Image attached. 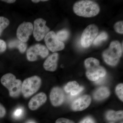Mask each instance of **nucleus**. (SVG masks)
<instances>
[{"instance_id": "obj_26", "label": "nucleus", "mask_w": 123, "mask_h": 123, "mask_svg": "<svg viewBox=\"0 0 123 123\" xmlns=\"http://www.w3.org/2000/svg\"><path fill=\"white\" fill-rule=\"evenodd\" d=\"M55 123H75L74 121L68 119L61 118L57 119Z\"/></svg>"}, {"instance_id": "obj_23", "label": "nucleus", "mask_w": 123, "mask_h": 123, "mask_svg": "<svg viewBox=\"0 0 123 123\" xmlns=\"http://www.w3.org/2000/svg\"><path fill=\"white\" fill-rule=\"evenodd\" d=\"M117 95L122 102L123 101V84H119L117 86L115 89Z\"/></svg>"}, {"instance_id": "obj_5", "label": "nucleus", "mask_w": 123, "mask_h": 123, "mask_svg": "<svg viewBox=\"0 0 123 123\" xmlns=\"http://www.w3.org/2000/svg\"><path fill=\"white\" fill-rule=\"evenodd\" d=\"M98 29L94 24H91L88 26L82 33L81 39V43L84 48H88L90 46L96 37Z\"/></svg>"}, {"instance_id": "obj_18", "label": "nucleus", "mask_w": 123, "mask_h": 123, "mask_svg": "<svg viewBox=\"0 0 123 123\" xmlns=\"http://www.w3.org/2000/svg\"><path fill=\"white\" fill-rule=\"evenodd\" d=\"M106 118L109 121H116L123 118V111H115L114 110H110L106 112Z\"/></svg>"}, {"instance_id": "obj_24", "label": "nucleus", "mask_w": 123, "mask_h": 123, "mask_svg": "<svg viewBox=\"0 0 123 123\" xmlns=\"http://www.w3.org/2000/svg\"><path fill=\"white\" fill-rule=\"evenodd\" d=\"M123 21L118 22L116 23L114 26V28L116 31L120 34L123 33Z\"/></svg>"}, {"instance_id": "obj_11", "label": "nucleus", "mask_w": 123, "mask_h": 123, "mask_svg": "<svg viewBox=\"0 0 123 123\" xmlns=\"http://www.w3.org/2000/svg\"><path fill=\"white\" fill-rule=\"evenodd\" d=\"M91 102V98L90 95H83L73 102L71 108L75 111H83L89 106Z\"/></svg>"}, {"instance_id": "obj_6", "label": "nucleus", "mask_w": 123, "mask_h": 123, "mask_svg": "<svg viewBox=\"0 0 123 123\" xmlns=\"http://www.w3.org/2000/svg\"><path fill=\"white\" fill-rule=\"evenodd\" d=\"M48 49L42 44H35L30 47L27 52V60L30 61H35L38 59V57L45 58L49 55Z\"/></svg>"}, {"instance_id": "obj_9", "label": "nucleus", "mask_w": 123, "mask_h": 123, "mask_svg": "<svg viewBox=\"0 0 123 123\" xmlns=\"http://www.w3.org/2000/svg\"><path fill=\"white\" fill-rule=\"evenodd\" d=\"M33 31V26L32 23L30 22L23 23L18 27L17 36L19 40L25 43L28 41Z\"/></svg>"}, {"instance_id": "obj_10", "label": "nucleus", "mask_w": 123, "mask_h": 123, "mask_svg": "<svg viewBox=\"0 0 123 123\" xmlns=\"http://www.w3.org/2000/svg\"><path fill=\"white\" fill-rule=\"evenodd\" d=\"M64 98V94L61 88L55 87L52 88L50 94V101L52 105L55 107L61 105Z\"/></svg>"}, {"instance_id": "obj_7", "label": "nucleus", "mask_w": 123, "mask_h": 123, "mask_svg": "<svg viewBox=\"0 0 123 123\" xmlns=\"http://www.w3.org/2000/svg\"><path fill=\"white\" fill-rule=\"evenodd\" d=\"M44 41L48 48L52 52L62 50L64 48V43L59 40L54 31H49L44 38Z\"/></svg>"}, {"instance_id": "obj_8", "label": "nucleus", "mask_w": 123, "mask_h": 123, "mask_svg": "<svg viewBox=\"0 0 123 123\" xmlns=\"http://www.w3.org/2000/svg\"><path fill=\"white\" fill-rule=\"evenodd\" d=\"M46 22L43 18L36 19L34 22L33 35L37 41H40L46 37L50 31V29L46 25Z\"/></svg>"}, {"instance_id": "obj_20", "label": "nucleus", "mask_w": 123, "mask_h": 123, "mask_svg": "<svg viewBox=\"0 0 123 123\" xmlns=\"http://www.w3.org/2000/svg\"><path fill=\"white\" fill-rule=\"evenodd\" d=\"M56 36L60 41L63 42L67 40L69 36V33L66 30H63L57 32Z\"/></svg>"}, {"instance_id": "obj_17", "label": "nucleus", "mask_w": 123, "mask_h": 123, "mask_svg": "<svg viewBox=\"0 0 123 123\" xmlns=\"http://www.w3.org/2000/svg\"><path fill=\"white\" fill-rule=\"evenodd\" d=\"M8 46L10 48H18L21 53H24L27 47L26 43L22 42L19 40H11L9 43Z\"/></svg>"}, {"instance_id": "obj_2", "label": "nucleus", "mask_w": 123, "mask_h": 123, "mask_svg": "<svg viewBox=\"0 0 123 123\" xmlns=\"http://www.w3.org/2000/svg\"><path fill=\"white\" fill-rule=\"evenodd\" d=\"M123 48L119 42H111L109 48L103 53V57L106 63L110 66H115L118 63L122 55Z\"/></svg>"}, {"instance_id": "obj_22", "label": "nucleus", "mask_w": 123, "mask_h": 123, "mask_svg": "<svg viewBox=\"0 0 123 123\" xmlns=\"http://www.w3.org/2000/svg\"><path fill=\"white\" fill-rule=\"evenodd\" d=\"M9 23L8 19L4 17H0V36L3 31L9 25Z\"/></svg>"}, {"instance_id": "obj_16", "label": "nucleus", "mask_w": 123, "mask_h": 123, "mask_svg": "<svg viewBox=\"0 0 123 123\" xmlns=\"http://www.w3.org/2000/svg\"><path fill=\"white\" fill-rule=\"evenodd\" d=\"M110 91L106 86H101L97 89L94 93V99L97 101H101L107 98L110 96Z\"/></svg>"}, {"instance_id": "obj_29", "label": "nucleus", "mask_w": 123, "mask_h": 123, "mask_svg": "<svg viewBox=\"0 0 123 123\" xmlns=\"http://www.w3.org/2000/svg\"><path fill=\"white\" fill-rule=\"evenodd\" d=\"M79 123H95L94 120L90 117H87L82 120Z\"/></svg>"}, {"instance_id": "obj_15", "label": "nucleus", "mask_w": 123, "mask_h": 123, "mask_svg": "<svg viewBox=\"0 0 123 123\" xmlns=\"http://www.w3.org/2000/svg\"><path fill=\"white\" fill-rule=\"evenodd\" d=\"M84 89L82 86H80L76 81H70L68 82L64 88L65 91L67 93H70L73 96L79 94Z\"/></svg>"}, {"instance_id": "obj_21", "label": "nucleus", "mask_w": 123, "mask_h": 123, "mask_svg": "<svg viewBox=\"0 0 123 123\" xmlns=\"http://www.w3.org/2000/svg\"><path fill=\"white\" fill-rule=\"evenodd\" d=\"M108 38L107 33L105 32H102L95 39L93 42L94 45L98 46L101 44L102 42L106 40Z\"/></svg>"}, {"instance_id": "obj_31", "label": "nucleus", "mask_w": 123, "mask_h": 123, "mask_svg": "<svg viewBox=\"0 0 123 123\" xmlns=\"http://www.w3.org/2000/svg\"><path fill=\"white\" fill-rule=\"evenodd\" d=\"M31 1L33 2H34V3H38V2L41 1V0H31Z\"/></svg>"}, {"instance_id": "obj_3", "label": "nucleus", "mask_w": 123, "mask_h": 123, "mask_svg": "<svg viewBox=\"0 0 123 123\" xmlns=\"http://www.w3.org/2000/svg\"><path fill=\"white\" fill-rule=\"evenodd\" d=\"M1 82L8 89L10 97L13 98L19 97L21 92L22 83L21 80L16 79L15 75L6 74L1 77Z\"/></svg>"}, {"instance_id": "obj_32", "label": "nucleus", "mask_w": 123, "mask_h": 123, "mask_svg": "<svg viewBox=\"0 0 123 123\" xmlns=\"http://www.w3.org/2000/svg\"><path fill=\"white\" fill-rule=\"evenodd\" d=\"M33 123V122H30V123Z\"/></svg>"}, {"instance_id": "obj_12", "label": "nucleus", "mask_w": 123, "mask_h": 123, "mask_svg": "<svg viewBox=\"0 0 123 123\" xmlns=\"http://www.w3.org/2000/svg\"><path fill=\"white\" fill-rule=\"evenodd\" d=\"M105 69L101 66L86 70V75L88 79L91 81H96L101 78L105 76Z\"/></svg>"}, {"instance_id": "obj_33", "label": "nucleus", "mask_w": 123, "mask_h": 123, "mask_svg": "<svg viewBox=\"0 0 123 123\" xmlns=\"http://www.w3.org/2000/svg\"></svg>"}, {"instance_id": "obj_27", "label": "nucleus", "mask_w": 123, "mask_h": 123, "mask_svg": "<svg viewBox=\"0 0 123 123\" xmlns=\"http://www.w3.org/2000/svg\"><path fill=\"white\" fill-rule=\"evenodd\" d=\"M6 44L5 42L0 39V53L4 52L6 49Z\"/></svg>"}, {"instance_id": "obj_14", "label": "nucleus", "mask_w": 123, "mask_h": 123, "mask_svg": "<svg viewBox=\"0 0 123 123\" xmlns=\"http://www.w3.org/2000/svg\"><path fill=\"white\" fill-rule=\"evenodd\" d=\"M59 59V55L55 53L48 57L43 63V68L47 71L54 72L57 68V61Z\"/></svg>"}, {"instance_id": "obj_28", "label": "nucleus", "mask_w": 123, "mask_h": 123, "mask_svg": "<svg viewBox=\"0 0 123 123\" xmlns=\"http://www.w3.org/2000/svg\"><path fill=\"white\" fill-rule=\"evenodd\" d=\"M6 111L4 107L0 104V118H3L6 114Z\"/></svg>"}, {"instance_id": "obj_4", "label": "nucleus", "mask_w": 123, "mask_h": 123, "mask_svg": "<svg viewBox=\"0 0 123 123\" xmlns=\"http://www.w3.org/2000/svg\"><path fill=\"white\" fill-rule=\"evenodd\" d=\"M42 79L37 76H33L24 80L22 85L21 92L25 98H29L39 90Z\"/></svg>"}, {"instance_id": "obj_34", "label": "nucleus", "mask_w": 123, "mask_h": 123, "mask_svg": "<svg viewBox=\"0 0 123 123\" xmlns=\"http://www.w3.org/2000/svg\"></svg>"}, {"instance_id": "obj_30", "label": "nucleus", "mask_w": 123, "mask_h": 123, "mask_svg": "<svg viewBox=\"0 0 123 123\" xmlns=\"http://www.w3.org/2000/svg\"><path fill=\"white\" fill-rule=\"evenodd\" d=\"M2 1H5L8 3H13L15 2L16 0H1Z\"/></svg>"}, {"instance_id": "obj_13", "label": "nucleus", "mask_w": 123, "mask_h": 123, "mask_svg": "<svg viewBox=\"0 0 123 123\" xmlns=\"http://www.w3.org/2000/svg\"><path fill=\"white\" fill-rule=\"evenodd\" d=\"M47 100L46 94L43 92H40L31 98L29 101L28 107L30 110L35 111L44 104Z\"/></svg>"}, {"instance_id": "obj_1", "label": "nucleus", "mask_w": 123, "mask_h": 123, "mask_svg": "<svg viewBox=\"0 0 123 123\" xmlns=\"http://www.w3.org/2000/svg\"><path fill=\"white\" fill-rule=\"evenodd\" d=\"M73 10L77 15L84 17H93L97 15L100 11L98 4L91 0H81L74 4Z\"/></svg>"}, {"instance_id": "obj_25", "label": "nucleus", "mask_w": 123, "mask_h": 123, "mask_svg": "<svg viewBox=\"0 0 123 123\" xmlns=\"http://www.w3.org/2000/svg\"><path fill=\"white\" fill-rule=\"evenodd\" d=\"M23 110L22 108H18L16 109L14 111L13 113V115L14 117L17 118H20L22 116L23 114Z\"/></svg>"}, {"instance_id": "obj_19", "label": "nucleus", "mask_w": 123, "mask_h": 123, "mask_svg": "<svg viewBox=\"0 0 123 123\" xmlns=\"http://www.w3.org/2000/svg\"><path fill=\"white\" fill-rule=\"evenodd\" d=\"M85 65L86 70H88L99 66V62L95 58L90 57L85 60Z\"/></svg>"}]
</instances>
